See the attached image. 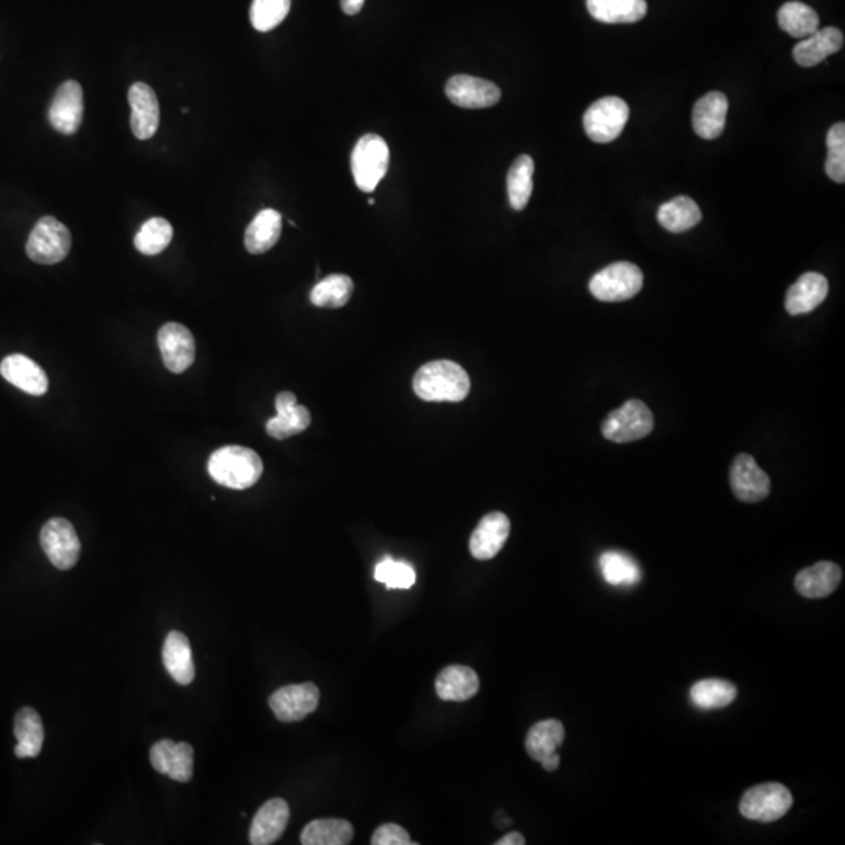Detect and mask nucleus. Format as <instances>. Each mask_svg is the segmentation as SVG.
I'll use <instances>...</instances> for the list:
<instances>
[{
	"label": "nucleus",
	"instance_id": "f03ea898",
	"mask_svg": "<svg viewBox=\"0 0 845 845\" xmlns=\"http://www.w3.org/2000/svg\"><path fill=\"white\" fill-rule=\"evenodd\" d=\"M213 481L227 489L245 490L262 478L263 462L259 454L246 446L229 445L210 456L207 464Z\"/></svg>",
	"mask_w": 845,
	"mask_h": 845
},
{
	"label": "nucleus",
	"instance_id": "aec40b11",
	"mask_svg": "<svg viewBox=\"0 0 845 845\" xmlns=\"http://www.w3.org/2000/svg\"><path fill=\"white\" fill-rule=\"evenodd\" d=\"M290 819L288 803L282 799H271L263 803L252 820L249 842L252 845H270L284 835Z\"/></svg>",
	"mask_w": 845,
	"mask_h": 845
},
{
	"label": "nucleus",
	"instance_id": "a18cd8bd",
	"mask_svg": "<svg viewBox=\"0 0 845 845\" xmlns=\"http://www.w3.org/2000/svg\"><path fill=\"white\" fill-rule=\"evenodd\" d=\"M559 763H561V756H559V753H553L547 759H543L540 764H542L543 769L547 770V772H554V770L558 769Z\"/></svg>",
	"mask_w": 845,
	"mask_h": 845
},
{
	"label": "nucleus",
	"instance_id": "c9c22d12",
	"mask_svg": "<svg viewBox=\"0 0 845 845\" xmlns=\"http://www.w3.org/2000/svg\"><path fill=\"white\" fill-rule=\"evenodd\" d=\"M691 702L700 709H720L731 703L738 697V689L730 681L702 680L695 683L689 692Z\"/></svg>",
	"mask_w": 845,
	"mask_h": 845
},
{
	"label": "nucleus",
	"instance_id": "5701e85b",
	"mask_svg": "<svg viewBox=\"0 0 845 845\" xmlns=\"http://www.w3.org/2000/svg\"><path fill=\"white\" fill-rule=\"evenodd\" d=\"M842 46H844V35L841 30L836 27L817 30L808 38H803L794 47L795 62L802 68H813L827 60L830 55L841 51Z\"/></svg>",
	"mask_w": 845,
	"mask_h": 845
},
{
	"label": "nucleus",
	"instance_id": "f704fd0d",
	"mask_svg": "<svg viewBox=\"0 0 845 845\" xmlns=\"http://www.w3.org/2000/svg\"><path fill=\"white\" fill-rule=\"evenodd\" d=\"M354 292L353 279L345 274H331L318 282L310 292V303L326 309L346 306Z\"/></svg>",
	"mask_w": 845,
	"mask_h": 845
},
{
	"label": "nucleus",
	"instance_id": "e433bc0d",
	"mask_svg": "<svg viewBox=\"0 0 845 845\" xmlns=\"http://www.w3.org/2000/svg\"><path fill=\"white\" fill-rule=\"evenodd\" d=\"M778 24L784 32L803 40L819 30V16L802 2H788L778 11Z\"/></svg>",
	"mask_w": 845,
	"mask_h": 845
},
{
	"label": "nucleus",
	"instance_id": "393cba45",
	"mask_svg": "<svg viewBox=\"0 0 845 845\" xmlns=\"http://www.w3.org/2000/svg\"><path fill=\"white\" fill-rule=\"evenodd\" d=\"M828 290L830 287H828L827 277L819 273L803 274L799 277V281L789 288L784 306L789 315H794V317L813 312L824 303Z\"/></svg>",
	"mask_w": 845,
	"mask_h": 845
},
{
	"label": "nucleus",
	"instance_id": "58836bf2",
	"mask_svg": "<svg viewBox=\"0 0 845 845\" xmlns=\"http://www.w3.org/2000/svg\"><path fill=\"white\" fill-rule=\"evenodd\" d=\"M292 0H254L251 5V24L259 32H270L284 22L290 13Z\"/></svg>",
	"mask_w": 845,
	"mask_h": 845
},
{
	"label": "nucleus",
	"instance_id": "1a4fd4ad",
	"mask_svg": "<svg viewBox=\"0 0 845 845\" xmlns=\"http://www.w3.org/2000/svg\"><path fill=\"white\" fill-rule=\"evenodd\" d=\"M41 547L58 570H69L79 561L80 545L76 529L66 518H51L41 529Z\"/></svg>",
	"mask_w": 845,
	"mask_h": 845
},
{
	"label": "nucleus",
	"instance_id": "f3484780",
	"mask_svg": "<svg viewBox=\"0 0 845 845\" xmlns=\"http://www.w3.org/2000/svg\"><path fill=\"white\" fill-rule=\"evenodd\" d=\"M511 534V522L503 512H490L482 517L470 537V553L478 561H489L501 550Z\"/></svg>",
	"mask_w": 845,
	"mask_h": 845
},
{
	"label": "nucleus",
	"instance_id": "f257e3e1",
	"mask_svg": "<svg viewBox=\"0 0 845 845\" xmlns=\"http://www.w3.org/2000/svg\"><path fill=\"white\" fill-rule=\"evenodd\" d=\"M470 387L467 371L453 360H432L414 376V392L429 403H461Z\"/></svg>",
	"mask_w": 845,
	"mask_h": 845
},
{
	"label": "nucleus",
	"instance_id": "423d86ee",
	"mask_svg": "<svg viewBox=\"0 0 845 845\" xmlns=\"http://www.w3.org/2000/svg\"><path fill=\"white\" fill-rule=\"evenodd\" d=\"M655 418L647 404L639 400L626 401L619 409L612 410L601 425L606 439L614 443H630L644 439L653 431Z\"/></svg>",
	"mask_w": 845,
	"mask_h": 845
},
{
	"label": "nucleus",
	"instance_id": "dca6fc26",
	"mask_svg": "<svg viewBox=\"0 0 845 845\" xmlns=\"http://www.w3.org/2000/svg\"><path fill=\"white\" fill-rule=\"evenodd\" d=\"M446 96L461 108H489L501 99L500 88L489 80L472 76H454L445 87Z\"/></svg>",
	"mask_w": 845,
	"mask_h": 845
},
{
	"label": "nucleus",
	"instance_id": "f8f14e48",
	"mask_svg": "<svg viewBox=\"0 0 845 845\" xmlns=\"http://www.w3.org/2000/svg\"><path fill=\"white\" fill-rule=\"evenodd\" d=\"M151 764L159 774L179 783H187L193 777L195 750L187 742L163 739L152 745Z\"/></svg>",
	"mask_w": 845,
	"mask_h": 845
},
{
	"label": "nucleus",
	"instance_id": "cd10ccee",
	"mask_svg": "<svg viewBox=\"0 0 845 845\" xmlns=\"http://www.w3.org/2000/svg\"><path fill=\"white\" fill-rule=\"evenodd\" d=\"M645 0H587L592 18L606 24H633L647 15Z\"/></svg>",
	"mask_w": 845,
	"mask_h": 845
},
{
	"label": "nucleus",
	"instance_id": "39448f33",
	"mask_svg": "<svg viewBox=\"0 0 845 845\" xmlns=\"http://www.w3.org/2000/svg\"><path fill=\"white\" fill-rule=\"evenodd\" d=\"M71 232L54 216H43L30 232L26 252L29 259L41 265L63 262L71 251Z\"/></svg>",
	"mask_w": 845,
	"mask_h": 845
},
{
	"label": "nucleus",
	"instance_id": "4be33fe9",
	"mask_svg": "<svg viewBox=\"0 0 845 845\" xmlns=\"http://www.w3.org/2000/svg\"><path fill=\"white\" fill-rule=\"evenodd\" d=\"M841 581V567L835 562L822 561L795 576V589L802 597L817 600L833 594Z\"/></svg>",
	"mask_w": 845,
	"mask_h": 845
},
{
	"label": "nucleus",
	"instance_id": "2eb2a0df",
	"mask_svg": "<svg viewBox=\"0 0 845 845\" xmlns=\"http://www.w3.org/2000/svg\"><path fill=\"white\" fill-rule=\"evenodd\" d=\"M83 90L76 80H66L58 88L49 107V123L63 135H74L82 126Z\"/></svg>",
	"mask_w": 845,
	"mask_h": 845
},
{
	"label": "nucleus",
	"instance_id": "ddd939ff",
	"mask_svg": "<svg viewBox=\"0 0 845 845\" xmlns=\"http://www.w3.org/2000/svg\"><path fill=\"white\" fill-rule=\"evenodd\" d=\"M730 482L734 497L744 503H759L769 497V476L748 454H739L734 459L730 470Z\"/></svg>",
	"mask_w": 845,
	"mask_h": 845
},
{
	"label": "nucleus",
	"instance_id": "c85d7f7f",
	"mask_svg": "<svg viewBox=\"0 0 845 845\" xmlns=\"http://www.w3.org/2000/svg\"><path fill=\"white\" fill-rule=\"evenodd\" d=\"M565 730L562 722L556 719L542 720L531 727L526 734L525 748L528 755L542 763L543 759L553 753H558V748L564 744Z\"/></svg>",
	"mask_w": 845,
	"mask_h": 845
},
{
	"label": "nucleus",
	"instance_id": "4468645a",
	"mask_svg": "<svg viewBox=\"0 0 845 845\" xmlns=\"http://www.w3.org/2000/svg\"><path fill=\"white\" fill-rule=\"evenodd\" d=\"M130 129L138 140L154 137L160 126V105L148 83L137 82L129 88Z\"/></svg>",
	"mask_w": 845,
	"mask_h": 845
},
{
	"label": "nucleus",
	"instance_id": "6e6552de",
	"mask_svg": "<svg viewBox=\"0 0 845 845\" xmlns=\"http://www.w3.org/2000/svg\"><path fill=\"white\" fill-rule=\"evenodd\" d=\"M792 802V794L783 784H759L742 795L739 811L747 819L769 824L788 813Z\"/></svg>",
	"mask_w": 845,
	"mask_h": 845
},
{
	"label": "nucleus",
	"instance_id": "7c9ffc66",
	"mask_svg": "<svg viewBox=\"0 0 845 845\" xmlns=\"http://www.w3.org/2000/svg\"><path fill=\"white\" fill-rule=\"evenodd\" d=\"M658 221L667 231L681 234L702 221V210L694 199L678 196L659 207Z\"/></svg>",
	"mask_w": 845,
	"mask_h": 845
},
{
	"label": "nucleus",
	"instance_id": "7ed1b4c3",
	"mask_svg": "<svg viewBox=\"0 0 845 845\" xmlns=\"http://www.w3.org/2000/svg\"><path fill=\"white\" fill-rule=\"evenodd\" d=\"M390 151L384 138L367 134L357 141L351 154V171L359 190L373 193L389 169Z\"/></svg>",
	"mask_w": 845,
	"mask_h": 845
},
{
	"label": "nucleus",
	"instance_id": "b1692460",
	"mask_svg": "<svg viewBox=\"0 0 845 845\" xmlns=\"http://www.w3.org/2000/svg\"><path fill=\"white\" fill-rule=\"evenodd\" d=\"M163 664L166 672L177 684L188 686L195 680L196 669L193 661L190 641L184 633L171 631L166 636L162 651Z\"/></svg>",
	"mask_w": 845,
	"mask_h": 845
},
{
	"label": "nucleus",
	"instance_id": "0eeeda50",
	"mask_svg": "<svg viewBox=\"0 0 845 845\" xmlns=\"http://www.w3.org/2000/svg\"><path fill=\"white\" fill-rule=\"evenodd\" d=\"M630 118V107L617 96L600 99L584 113V130L595 143L606 144L617 140Z\"/></svg>",
	"mask_w": 845,
	"mask_h": 845
},
{
	"label": "nucleus",
	"instance_id": "72a5a7b5",
	"mask_svg": "<svg viewBox=\"0 0 845 845\" xmlns=\"http://www.w3.org/2000/svg\"><path fill=\"white\" fill-rule=\"evenodd\" d=\"M534 160L529 155H520L507 173V196L514 210L525 209L533 195Z\"/></svg>",
	"mask_w": 845,
	"mask_h": 845
},
{
	"label": "nucleus",
	"instance_id": "6ab92c4d",
	"mask_svg": "<svg viewBox=\"0 0 845 845\" xmlns=\"http://www.w3.org/2000/svg\"><path fill=\"white\" fill-rule=\"evenodd\" d=\"M276 417L267 423V432L273 439L285 440L306 431L312 423L309 409L299 406L292 392H281L276 396Z\"/></svg>",
	"mask_w": 845,
	"mask_h": 845
},
{
	"label": "nucleus",
	"instance_id": "49530a36",
	"mask_svg": "<svg viewBox=\"0 0 845 845\" xmlns=\"http://www.w3.org/2000/svg\"><path fill=\"white\" fill-rule=\"evenodd\" d=\"M374 202H376V201H374V198L368 199V204L374 205Z\"/></svg>",
	"mask_w": 845,
	"mask_h": 845
},
{
	"label": "nucleus",
	"instance_id": "79ce46f5",
	"mask_svg": "<svg viewBox=\"0 0 845 845\" xmlns=\"http://www.w3.org/2000/svg\"><path fill=\"white\" fill-rule=\"evenodd\" d=\"M373 845H414L409 833L401 825L384 824L376 828L371 836Z\"/></svg>",
	"mask_w": 845,
	"mask_h": 845
},
{
	"label": "nucleus",
	"instance_id": "2f4dec72",
	"mask_svg": "<svg viewBox=\"0 0 845 845\" xmlns=\"http://www.w3.org/2000/svg\"><path fill=\"white\" fill-rule=\"evenodd\" d=\"M353 839V824L345 819L312 820L301 833L304 845H348Z\"/></svg>",
	"mask_w": 845,
	"mask_h": 845
},
{
	"label": "nucleus",
	"instance_id": "9d476101",
	"mask_svg": "<svg viewBox=\"0 0 845 845\" xmlns=\"http://www.w3.org/2000/svg\"><path fill=\"white\" fill-rule=\"evenodd\" d=\"M268 703L277 720L284 723L299 722L318 708L320 689L313 683L290 684L277 689Z\"/></svg>",
	"mask_w": 845,
	"mask_h": 845
},
{
	"label": "nucleus",
	"instance_id": "a878e982",
	"mask_svg": "<svg viewBox=\"0 0 845 845\" xmlns=\"http://www.w3.org/2000/svg\"><path fill=\"white\" fill-rule=\"evenodd\" d=\"M478 691V673L472 667L448 666L437 676L436 692L445 702H467Z\"/></svg>",
	"mask_w": 845,
	"mask_h": 845
},
{
	"label": "nucleus",
	"instance_id": "bb28decb",
	"mask_svg": "<svg viewBox=\"0 0 845 845\" xmlns=\"http://www.w3.org/2000/svg\"><path fill=\"white\" fill-rule=\"evenodd\" d=\"M282 234V215L265 209L252 220L245 232V248L251 254H265L276 246Z\"/></svg>",
	"mask_w": 845,
	"mask_h": 845
},
{
	"label": "nucleus",
	"instance_id": "c756f323",
	"mask_svg": "<svg viewBox=\"0 0 845 845\" xmlns=\"http://www.w3.org/2000/svg\"><path fill=\"white\" fill-rule=\"evenodd\" d=\"M15 736L18 758H36L44 744V727L40 714L33 708H22L15 717Z\"/></svg>",
	"mask_w": 845,
	"mask_h": 845
},
{
	"label": "nucleus",
	"instance_id": "37998d69",
	"mask_svg": "<svg viewBox=\"0 0 845 845\" xmlns=\"http://www.w3.org/2000/svg\"><path fill=\"white\" fill-rule=\"evenodd\" d=\"M365 0H340V5H342L343 13L346 15L354 16L357 13L362 11L364 8Z\"/></svg>",
	"mask_w": 845,
	"mask_h": 845
},
{
	"label": "nucleus",
	"instance_id": "4c0bfd02",
	"mask_svg": "<svg viewBox=\"0 0 845 845\" xmlns=\"http://www.w3.org/2000/svg\"><path fill=\"white\" fill-rule=\"evenodd\" d=\"M173 234V226L169 221L155 216L140 227V231L135 235V248L144 256H157L168 248Z\"/></svg>",
	"mask_w": 845,
	"mask_h": 845
},
{
	"label": "nucleus",
	"instance_id": "ea45409f",
	"mask_svg": "<svg viewBox=\"0 0 845 845\" xmlns=\"http://www.w3.org/2000/svg\"><path fill=\"white\" fill-rule=\"evenodd\" d=\"M374 579L385 584L389 589H410L414 586L417 575H415L412 565L406 564V562L393 561L390 556H387L376 565Z\"/></svg>",
	"mask_w": 845,
	"mask_h": 845
},
{
	"label": "nucleus",
	"instance_id": "9b49d317",
	"mask_svg": "<svg viewBox=\"0 0 845 845\" xmlns=\"http://www.w3.org/2000/svg\"><path fill=\"white\" fill-rule=\"evenodd\" d=\"M157 340L163 364L171 373H184L195 362V337L184 324L166 323L160 329Z\"/></svg>",
	"mask_w": 845,
	"mask_h": 845
},
{
	"label": "nucleus",
	"instance_id": "412c9836",
	"mask_svg": "<svg viewBox=\"0 0 845 845\" xmlns=\"http://www.w3.org/2000/svg\"><path fill=\"white\" fill-rule=\"evenodd\" d=\"M728 99L720 91H711L698 99L692 113L695 134L703 140H716L727 123Z\"/></svg>",
	"mask_w": 845,
	"mask_h": 845
},
{
	"label": "nucleus",
	"instance_id": "20e7f679",
	"mask_svg": "<svg viewBox=\"0 0 845 845\" xmlns=\"http://www.w3.org/2000/svg\"><path fill=\"white\" fill-rule=\"evenodd\" d=\"M644 285V274L634 263L617 262L598 271L589 282V290L598 301L620 303L634 298Z\"/></svg>",
	"mask_w": 845,
	"mask_h": 845
},
{
	"label": "nucleus",
	"instance_id": "a19ab883",
	"mask_svg": "<svg viewBox=\"0 0 845 845\" xmlns=\"http://www.w3.org/2000/svg\"><path fill=\"white\" fill-rule=\"evenodd\" d=\"M828 157L825 171L836 184L845 180V124L838 123L831 127L827 135Z\"/></svg>",
	"mask_w": 845,
	"mask_h": 845
},
{
	"label": "nucleus",
	"instance_id": "473e14b6",
	"mask_svg": "<svg viewBox=\"0 0 845 845\" xmlns=\"http://www.w3.org/2000/svg\"><path fill=\"white\" fill-rule=\"evenodd\" d=\"M601 575L615 587H633L641 583L642 570L633 558L620 551H606L600 556Z\"/></svg>",
	"mask_w": 845,
	"mask_h": 845
},
{
	"label": "nucleus",
	"instance_id": "c03bdc74",
	"mask_svg": "<svg viewBox=\"0 0 845 845\" xmlns=\"http://www.w3.org/2000/svg\"><path fill=\"white\" fill-rule=\"evenodd\" d=\"M526 839L525 836L520 835L517 831H512L509 835L503 836V838L498 839L495 842V845H525Z\"/></svg>",
	"mask_w": 845,
	"mask_h": 845
},
{
	"label": "nucleus",
	"instance_id": "a211bd4d",
	"mask_svg": "<svg viewBox=\"0 0 845 845\" xmlns=\"http://www.w3.org/2000/svg\"><path fill=\"white\" fill-rule=\"evenodd\" d=\"M0 374L5 381L32 396L46 395L49 390V379L43 368L24 354L5 357L0 364Z\"/></svg>",
	"mask_w": 845,
	"mask_h": 845
}]
</instances>
